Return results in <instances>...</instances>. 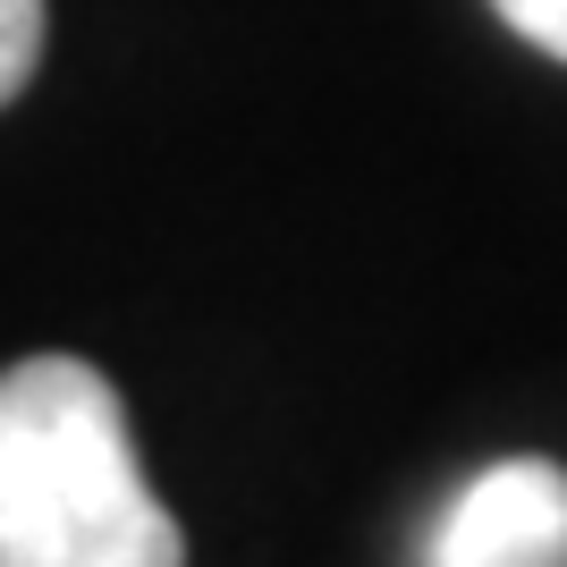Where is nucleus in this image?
<instances>
[{
  "instance_id": "1",
  "label": "nucleus",
  "mask_w": 567,
  "mask_h": 567,
  "mask_svg": "<svg viewBox=\"0 0 567 567\" xmlns=\"http://www.w3.org/2000/svg\"><path fill=\"white\" fill-rule=\"evenodd\" d=\"M0 567H187L178 517L136 466L127 406L76 355L0 373Z\"/></svg>"
},
{
  "instance_id": "2",
  "label": "nucleus",
  "mask_w": 567,
  "mask_h": 567,
  "mask_svg": "<svg viewBox=\"0 0 567 567\" xmlns=\"http://www.w3.org/2000/svg\"><path fill=\"white\" fill-rule=\"evenodd\" d=\"M424 567H567V466L492 457L466 474L424 534Z\"/></svg>"
},
{
  "instance_id": "3",
  "label": "nucleus",
  "mask_w": 567,
  "mask_h": 567,
  "mask_svg": "<svg viewBox=\"0 0 567 567\" xmlns=\"http://www.w3.org/2000/svg\"><path fill=\"white\" fill-rule=\"evenodd\" d=\"M43 69V0H0V111Z\"/></svg>"
},
{
  "instance_id": "4",
  "label": "nucleus",
  "mask_w": 567,
  "mask_h": 567,
  "mask_svg": "<svg viewBox=\"0 0 567 567\" xmlns=\"http://www.w3.org/2000/svg\"><path fill=\"white\" fill-rule=\"evenodd\" d=\"M499 18L517 25L534 51H550V60H567V0H492Z\"/></svg>"
}]
</instances>
